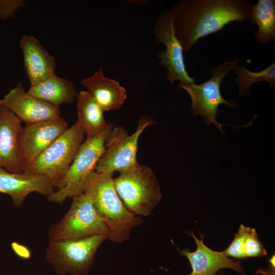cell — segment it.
<instances>
[{"label":"cell","mask_w":275,"mask_h":275,"mask_svg":"<svg viewBox=\"0 0 275 275\" xmlns=\"http://www.w3.org/2000/svg\"><path fill=\"white\" fill-rule=\"evenodd\" d=\"M27 92L52 105L71 103L78 94L74 84L55 73L41 82L31 86Z\"/></svg>","instance_id":"ac0fdd59"},{"label":"cell","mask_w":275,"mask_h":275,"mask_svg":"<svg viewBox=\"0 0 275 275\" xmlns=\"http://www.w3.org/2000/svg\"><path fill=\"white\" fill-rule=\"evenodd\" d=\"M81 83L104 111L120 108L127 98L125 88L118 81L106 77L102 66Z\"/></svg>","instance_id":"e0dca14e"},{"label":"cell","mask_w":275,"mask_h":275,"mask_svg":"<svg viewBox=\"0 0 275 275\" xmlns=\"http://www.w3.org/2000/svg\"><path fill=\"white\" fill-rule=\"evenodd\" d=\"M68 128L67 122L60 116L25 125L22 146L26 167Z\"/></svg>","instance_id":"4fadbf2b"},{"label":"cell","mask_w":275,"mask_h":275,"mask_svg":"<svg viewBox=\"0 0 275 275\" xmlns=\"http://www.w3.org/2000/svg\"><path fill=\"white\" fill-rule=\"evenodd\" d=\"M250 20L258 26L254 34L257 43L264 44L275 40L274 0H259L251 5Z\"/></svg>","instance_id":"ffe728a7"},{"label":"cell","mask_w":275,"mask_h":275,"mask_svg":"<svg viewBox=\"0 0 275 275\" xmlns=\"http://www.w3.org/2000/svg\"><path fill=\"white\" fill-rule=\"evenodd\" d=\"M108 229L99 215L87 195L83 193L72 198L65 215L52 224L48 230L49 242L78 238L95 235H105Z\"/></svg>","instance_id":"ba28073f"},{"label":"cell","mask_w":275,"mask_h":275,"mask_svg":"<svg viewBox=\"0 0 275 275\" xmlns=\"http://www.w3.org/2000/svg\"><path fill=\"white\" fill-rule=\"evenodd\" d=\"M20 47L31 86L37 85L55 73L56 59L35 37L24 35Z\"/></svg>","instance_id":"2e32d148"},{"label":"cell","mask_w":275,"mask_h":275,"mask_svg":"<svg viewBox=\"0 0 275 275\" xmlns=\"http://www.w3.org/2000/svg\"><path fill=\"white\" fill-rule=\"evenodd\" d=\"M251 7L246 0H183L176 4L172 8L174 28L184 52L229 23L250 20Z\"/></svg>","instance_id":"6da1fadb"},{"label":"cell","mask_w":275,"mask_h":275,"mask_svg":"<svg viewBox=\"0 0 275 275\" xmlns=\"http://www.w3.org/2000/svg\"><path fill=\"white\" fill-rule=\"evenodd\" d=\"M21 120L3 104H0V168L13 173H24Z\"/></svg>","instance_id":"8fae6325"},{"label":"cell","mask_w":275,"mask_h":275,"mask_svg":"<svg viewBox=\"0 0 275 275\" xmlns=\"http://www.w3.org/2000/svg\"><path fill=\"white\" fill-rule=\"evenodd\" d=\"M54 188L44 176L13 173L0 168V193L10 196L15 207H20L31 193L37 192L48 197L53 193Z\"/></svg>","instance_id":"5bb4252c"},{"label":"cell","mask_w":275,"mask_h":275,"mask_svg":"<svg viewBox=\"0 0 275 275\" xmlns=\"http://www.w3.org/2000/svg\"><path fill=\"white\" fill-rule=\"evenodd\" d=\"M77 121L87 138L97 136L111 125L103 117L104 111L87 91H81L77 97Z\"/></svg>","instance_id":"d6986e66"},{"label":"cell","mask_w":275,"mask_h":275,"mask_svg":"<svg viewBox=\"0 0 275 275\" xmlns=\"http://www.w3.org/2000/svg\"><path fill=\"white\" fill-rule=\"evenodd\" d=\"M24 5L23 0H0V19H8Z\"/></svg>","instance_id":"cb8c5ba5"},{"label":"cell","mask_w":275,"mask_h":275,"mask_svg":"<svg viewBox=\"0 0 275 275\" xmlns=\"http://www.w3.org/2000/svg\"><path fill=\"white\" fill-rule=\"evenodd\" d=\"M85 134L77 121L42 152L26 167L24 173L44 176L56 188L83 143Z\"/></svg>","instance_id":"277c9868"},{"label":"cell","mask_w":275,"mask_h":275,"mask_svg":"<svg viewBox=\"0 0 275 275\" xmlns=\"http://www.w3.org/2000/svg\"><path fill=\"white\" fill-rule=\"evenodd\" d=\"M239 60L226 61L214 67L210 71L212 75L201 84H184L179 82V88L184 89L191 100L190 111L194 117L200 115L208 125L213 124L223 134V124L216 118L219 106L225 105L236 107L238 104L233 100L225 99L222 95L221 86L223 79L239 65Z\"/></svg>","instance_id":"52a82bcc"},{"label":"cell","mask_w":275,"mask_h":275,"mask_svg":"<svg viewBox=\"0 0 275 275\" xmlns=\"http://www.w3.org/2000/svg\"><path fill=\"white\" fill-rule=\"evenodd\" d=\"M2 104V99H0V104Z\"/></svg>","instance_id":"d4e9b609"},{"label":"cell","mask_w":275,"mask_h":275,"mask_svg":"<svg viewBox=\"0 0 275 275\" xmlns=\"http://www.w3.org/2000/svg\"><path fill=\"white\" fill-rule=\"evenodd\" d=\"M237 77L234 81L238 85V94L247 96L251 92V88L258 81H266L272 89L275 88V63L260 71H252L243 65H237L233 70Z\"/></svg>","instance_id":"44dd1931"},{"label":"cell","mask_w":275,"mask_h":275,"mask_svg":"<svg viewBox=\"0 0 275 275\" xmlns=\"http://www.w3.org/2000/svg\"><path fill=\"white\" fill-rule=\"evenodd\" d=\"M200 235L201 239H199L193 231L190 232L197 245L195 251L191 252L187 248L178 250L190 263L192 271L189 275H215L222 268H231L239 273L244 272L240 261L234 262L222 252L215 251L207 247L203 242L204 235Z\"/></svg>","instance_id":"9a60e30c"},{"label":"cell","mask_w":275,"mask_h":275,"mask_svg":"<svg viewBox=\"0 0 275 275\" xmlns=\"http://www.w3.org/2000/svg\"><path fill=\"white\" fill-rule=\"evenodd\" d=\"M105 235L59 240L50 242L45 258L59 275H88Z\"/></svg>","instance_id":"8992f818"},{"label":"cell","mask_w":275,"mask_h":275,"mask_svg":"<svg viewBox=\"0 0 275 275\" xmlns=\"http://www.w3.org/2000/svg\"><path fill=\"white\" fill-rule=\"evenodd\" d=\"M113 174L93 172L86 181L84 193L107 226L108 239L122 243L129 239L132 231L142 224V220L123 204L115 189Z\"/></svg>","instance_id":"7a4b0ae2"},{"label":"cell","mask_w":275,"mask_h":275,"mask_svg":"<svg viewBox=\"0 0 275 275\" xmlns=\"http://www.w3.org/2000/svg\"><path fill=\"white\" fill-rule=\"evenodd\" d=\"M152 32L155 40L166 47L157 57L160 59V66L167 71L166 78L171 85L176 80L186 84L195 83L194 78L189 76L186 69L184 51L175 34L172 8L158 16Z\"/></svg>","instance_id":"30bf717a"},{"label":"cell","mask_w":275,"mask_h":275,"mask_svg":"<svg viewBox=\"0 0 275 275\" xmlns=\"http://www.w3.org/2000/svg\"><path fill=\"white\" fill-rule=\"evenodd\" d=\"M114 127L109 126L102 133L86 138L80 145L71 164L56 187L57 190L48 197L52 203L62 204L67 198L84 193L86 181L95 171L98 161L105 149V142Z\"/></svg>","instance_id":"5b68a950"},{"label":"cell","mask_w":275,"mask_h":275,"mask_svg":"<svg viewBox=\"0 0 275 275\" xmlns=\"http://www.w3.org/2000/svg\"><path fill=\"white\" fill-rule=\"evenodd\" d=\"M243 251L245 258L259 257L267 255L266 249L259 239L255 229L248 228L243 240Z\"/></svg>","instance_id":"7402d4cb"},{"label":"cell","mask_w":275,"mask_h":275,"mask_svg":"<svg viewBox=\"0 0 275 275\" xmlns=\"http://www.w3.org/2000/svg\"><path fill=\"white\" fill-rule=\"evenodd\" d=\"M248 228L242 224L240 225L232 242L222 252L225 255L237 259L245 258L243 251V243Z\"/></svg>","instance_id":"603a6c76"},{"label":"cell","mask_w":275,"mask_h":275,"mask_svg":"<svg viewBox=\"0 0 275 275\" xmlns=\"http://www.w3.org/2000/svg\"><path fill=\"white\" fill-rule=\"evenodd\" d=\"M155 121L148 116L140 117L135 131L128 135L123 127H113L105 142V149L98 162L95 171L98 173L122 172L137 164L138 141L144 130Z\"/></svg>","instance_id":"9c48e42d"},{"label":"cell","mask_w":275,"mask_h":275,"mask_svg":"<svg viewBox=\"0 0 275 275\" xmlns=\"http://www.w3.org/2000/svg\"><path fill=\"white\" fill-rule=\"evenodd\" d=\"M2 99V104L25 125L60 116V107L29 94L18 82Z\"/></svg>","instance_id":"7c38bea8"},{"label":"cell","mask_w":275,"mask_h":275,"mask_svg":"<svg viewBox=\"0 0 275 275\" xmlns=\"http://www.w3.org/2000/svg\"><path fill=\"white\" fill-rule=\"evenodd\" d=\"M113 179L125 207L134 215L151 214L162 198L157 179L150 167L138 163Z\"/></svg>","instance_id":"3957f363"}]
</instances>
